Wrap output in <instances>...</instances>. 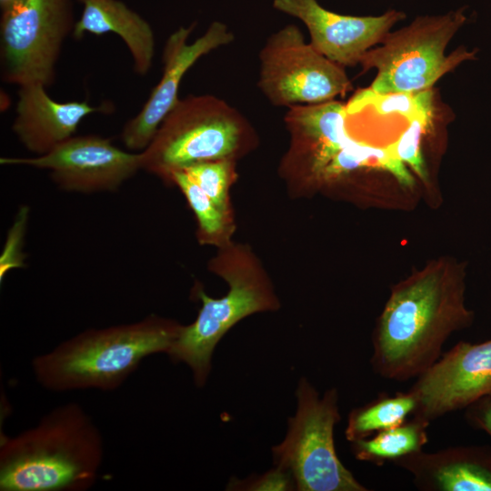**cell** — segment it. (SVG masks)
I'll return each mask as SVG.
<instances>
[{
  "label": "cell",
  "instance_id": "1",
  "mask_svg": "<svg viewBox=\"0 0 491 491\" xmlns=\"http://www.w3.org/2000/svg\"><path fill=\"white\" fill-rule=\"evenodd\" d=\"M464 291L461 277L448 280L436 272L396 287L373 334L374 372L385 379L406 381L432 366L448 336L473 322Z\"/></svg>",
  "mask_w": 491,
  "mask_h": 491
},
{
  "label": "cell",
  "instance_id": "2",
  "mask_svg": "<svg viewBox=\"0 0 491 491\" xmlns=\"http://www.w3.org/2000/svg\"><path fill=\"white\" fill-rule=\"evenodd\" d=\"M102 435L76 403L59 406L33 427L1 436V491H85L96 481Z\"/></svg>",
  "mask_w": 491,
  "mask_h": 491
},
{
  "label": "cell",
  "instance_id": "3",
  "mask_svg": "<svg viewBox=\"0 0 491 491\" xmlns=\"http://www.w3.org/2000/svg\"><path fill=\"white\" fill-rule=\"evenodd\" d=\"M182 327L150 315L130 324L89 328L34 357L33 373L43 387L54 392L115 390L143 359L167 354Z\"/></svg>",
  "mask_w": 491,
  "mask_h": 491
},
{
  "label": "cell",
  "instance_id": "4",
  "mask_svg": "<svg viewBox=\"0 0 491 491\" xmlns=\"http://www.w3.org/2000/svg\"><path fill=\"white\" fill-rule=\"evenodd\" d=\"M256 134L235 107L212 95L179 98L141 152L142 169L170 181L193 164L233 160L250 149Z\"/></svg>",
  "mask_w": 491,
  "mask_h": 491
},
{
  "label": "cell",
  "instance_id": "5",
  "mask_svg": "<svg viewBox=\"0 0 491 491\" xmlns=\"http://www.w3.org/2000/svg\"><path fill=\"white\" fill-rule=\"evenodd\" d=\"M296 411L284 440L272 447L276 466L288 472L298 491H366L336 455L335 426L340 421L336 388L323 396L301 377Z\"/></svg>",
  "mask_w": 491,
  "mask_h": 491
},
{
  "label": "cell",
  "instance_id": "6",
  "mask_svg": "<svg viewBox=\"0 0 491 491\" xmlns=\"http://www.w3.org/2000/svg\"><path fill=\"white\" fill-rule=\"evenodd\" d=\"M466 20L461 8L444 15L418 17L408 26L388 33L381 46L368 50L360 60L364 70L377 69L369 88L381 95L419 93L430 89L459 63L474 59L475 52L465 49L445 55L447 44Z\"/></svg>",
  "mask_w": 491,
  "mask_h": 491
},
{
  "label": "cell",
  "instance_id": "7",
  "mask_svg": "<svg viewBox=\"0 0 491 491\" xmlns=\"http://www.w3.org/2000/svg\"><path fill=\"white\" fill-rule=\"evenodd\" d=\"M75 23L73 0H11L1 6V80L17 86H51Z\"/></svg>",
  "mask_w": 491,
  "mask_h": 491
},
{
  "label": "cell",
  "instance_id": "8",
  "mask_svg": "<svg viewBox=\"0 0 491 491\" xmlns=\"http://www.w3.org/2000/svg\"><path fill=\"white\" fill-rule=\"evenodd\" d=\"M258 57L257 86L274 106L327 102L352 89L344 67L306 43L295 25L269 35Z\"/></svg>",
  "mask_w": 491,
  "mask_h": 491
},
{
  "label": "cell",
  "instance_id": "9",
  "mask_svg": "<svg viewBox=\"0 0 491 491\" xmlns=\"http://www.w3.org/2000/svg\"><path fill=\"white\" fill-rule=\"evenodd\" d=\"M225 277L230 287L221 298L196 290L202 302L198 315L191 325L183 326L166 354L174 363L188 366L197 387L205 385L214 350L225 334L242 318L277 306L270 291L254 278L240 273H229Z\"/></svg>",
  "mask_w": 491,
  "mask_h": 491
},
{
  "label": "cell",
  "instance_id": "10",
  "mask_svg": "<svg viewBox=\"0 0 491 491\" xmlns=\"http://www.w3.org/2000/svg\"><path fill=\"white\" fill-rule=\"evenodd\" d=\"M5 165L48 170L52 181L66 192H113L142 169L141 152H127L98 135H74L42 155L1 157Z\"/></svg>",
  "mask_w": 491,
  "mask_h": 491
},
{
  "label": "cell",
  "instance_id": "11",
  "mask_svg": "<svg viewBox=\"0 0 491 491\" xmlns=\"http://www.w3.org/2000/svg\"><path fill=\"white\" fill-rule=\"evenodd\" d=\"M413 416L431 422L491 397V339L461 341L416 377Z\"/></svg>",
  "mask_w": 491,
  "mask_h": 491
},
{
  "label": "cell",
  "instance_id": "12",
  "mask_svg": "<svg viewBox=\"0 0 491 491\" xmlns=\"http://www.w3.org/2000/svg\"><path fill=\"white\" fill-rule=\"evenodd\" d=\"M195 26V24L180 26L167 38L162 55V76L142 109L123 127L121 139L127 149L142 152L148 146L159 125L179 100L178 91L185 73L199 58L235 39L226 25L215 21L200 37L188 43Z\"/></svg>",
  "mask_w": 491,
  "mask_h": 491
},
{
  "label": "cell",
  "instance_id": "13",
  "mask_svg": "<svg viewBox=\"0 0 491 491\" xmlns=\"http://www.w3.org/2000/svg\"><path fill=\"white\" fill-rule=\"evenodd\" d=\"M275 9L301 20L310 44L329 60L342 65L360 63L370 47L382 42L405 14L389 10L378 16H355L334 13L316 0H274Z\"/></svg>",
  "mask_w": 491,
  "mask_h": 491
},
{
  "label": "cell",
  "instance_id": "14",
  "mask_svg": "<svg viewBox=\"0 0 491 491\" xmlns=\"http://www.w3.org/2000/svg\"><path fill=\"white\" fill-rule=\"evenodd\" d=\"M18 87L12 131L20 143L36 155L47 154L74 136L87 115L111 113L114 109L108 103L95 106L87 101L57 102L40 83Z\"/></svg>",
  "mask_w": 491,
  "mask_h": 491
},
{
  "label": "cell",
  "instance_id": "15",
  "mask_svg": "<svg viewBox=\"0 0 491 491\" xmlns=\"http://www.w3.org/2000/svg\"><path fill=\"white\" fill-rule=\"evenodd\" d=\"M426 491H491V449L460 446L434 453L423 450L394 462Z\"/></svg>",
  "mask_w": 491,
  "mask_h": 491
},
{
  "label": "cell",
  "instance_id": "16",
  "mask_svg": "<svg viewBox=\"0 0 491 491\" xmlns=\"http://www.w3.org/2000/svg\"><path fill=\"white\" fill-rule=\"evenodd\" d=\"M83 5L80 18L73 31L75 40L89 33L101 35L116 34L128 48L133 69L145 75L155 55V35L151 25L120 0H77Z\"/></svg>",
  "mask_w": 491,
  "mask_h": 491
},
{
  "label": "cell",
  "instance_id": "17",
  "mask_svg": "<svg viewBox=\"0 0 491 491\" xmlns=\"http://www.w3.org/2000/svg\"><path fill=\"white\" fill-rule=\"evenodd\" d=\"M430 422L413 416L404 423L352 444L357 460L382 466L423 450Z\"/></svg>",
  "mask_w": 491,
  "mask_h": 491
},
{
  "label": "cell",
  "instance_id": "18",
  "mask_svg": "<svg viewBox=\"0 0 491 491\" xmlns=\"http://www.w3.org/2000/svg\"><path fill=\"white\" fill-rule=\"evenodd\" d=\"M416 400L408 390L394 396L381 394L376 399L351 410L345 436L354 443L404 423L414 415Z\"/></svg>",
  "mask_w": 491,
  "mask_h": 491
},
{
  "label": "cell",
  "instance_id": "19",
  "mask_svg": "<svg viewBox=\"0 0 491 491\" xmlns=\"http://www.w3.org/2000/svg\"><path fill=\"white\" fill-rule=\"evenodd\" d=\"M430 89L419 93L376 94L370 88L356 93L346 105V115H356L366 107L383 116L397 115L412 120L426 110L433 108Z\"/></svg>",
  "mask_w": 491,
  "mask_h": 491
},
{
  "label": "cell",
  "instance_id": "20",
  "mask_svg": "<svg viewBox=\"0 0 491 491\" xmlns=\"http://www.w3.org/2000/svg\"><path fill=\"white\" fill-rule=\"evenodd\" d=\"M175 183L186 197L199 223L201 233L207 236L218 234L224 224V212L219 210L210 197L181 169L171 174Z\"/></svg>",
  "mask_w": 491,
  "mask_h": 491
},
{
  "label": "cell",
  "instance_id": "21",
  "mask_svg": "<svg viewBox=\"0 0 491 491\" xmlns=\"http://www.w3.org/2000/svg\"><path fill=\"white\" fill-rule=\"evenodd\" d=\"M233 164L231 159L205 161L190 165L181 170L210 197L219 210L224 212Z\"/></svg>",
  "mask_w": 491,
  "mask_h": 491
},
{
  "label": "cell",
  "instance_id": "22",
  "mask_svg": "<svg viewBox=\"0 0 491 491\" xmlns=\"http://www.w3.org/2000/svg\"><path fill=\"white\" fill-rule=\"evenodd\" d=\"M433 108L409 121V126L400 137L386 148L402 162H406L424 180L427 178L425 162L420 150V139L431 122Z\"/></svg>",
  "mask_w": 491,
  "mask_h": 491
},
{
  "label": "cell",
  "instance_id": "23",
  "mask_svg": "<svg viewBox=\"0 0 491 491\" xmlns=\"http://www.w3.org/2000/svg\"><path fill=\"white\" fill-rule=\"evenodd\" d=\"M29 209L23 206L10 228L5 248L0 257V280L12 269L25 266V256L22 253L23 239L25 233Z\"/></svg>",
  "mask_w": 491,
  "mask_h": 491
},
{
  "label": "cell",
  "instance_id": "24",
  "mask_svg": "<svg viewBox=\"0 0 491 491\" xmlns=\"http://www.w3.org/2000/svg\"><path fill=\"white\" fill-rule=\"evenodd\" d=\"M245 484L235 486L237 487H244L246 490H292L296 489L294 480L291 475L276 466L275 469L263 474L262 476L252 478V480H246Z\"/></svg>",
  "mask_w": 491,
  "mask_h": 491
},
{
  "label": "cell",
  "instance_id": "25",
  "mask_svg": "<svg viewBox=\"0 0 491 491\" xmlns=\"http://www.w3.org/2000/svg\"><path fill=\"white\" fill-rule=\"evenodd\" d=\"M466 417L475 427L491 436V397H485L467 407Z\"/></svg>",
  "mask_w": 491,
  "mask_h": 491
},
{
  "label": "cell",
  "instance_id": "26",
  "mask_svg": "<svg viewBox=\"0 0 491 491\" xmlns=\"http://www.w3.org/2000/svg\"><path fill=\"white\" fill-rule=\"evenodd\" d=\"M11 0H0V6H3L5 5V4H7L8 2H10Z\"/></svg>",
  "mask_w": 491,
  "mask_h": 491
}]
</instances>
